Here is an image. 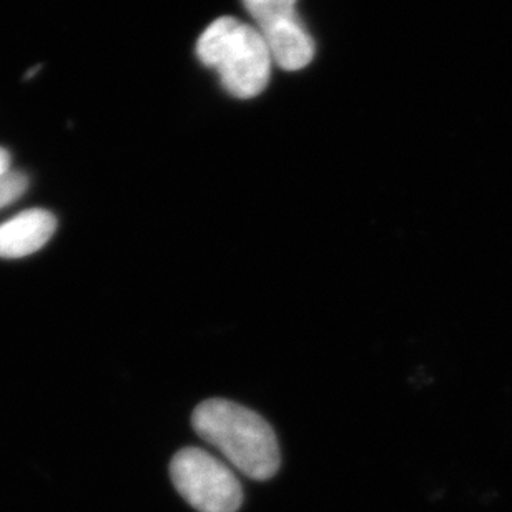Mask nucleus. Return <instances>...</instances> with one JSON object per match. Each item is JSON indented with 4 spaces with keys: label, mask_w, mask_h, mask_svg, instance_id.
<instances>
[{
    "label": "nucleus",
    "mask_w": 512,
    "mask_h": 512,
    "mask_svg": "<svg viewBox=\"0 0 512 512\" xmlns=\"http://www.w3.org/2000/svg\"><path fill=\"white\" fill-rule=\"evenodd\" d=\"M192 426L247 478L268 481L280 471L275 431L252 409L228 399H207L193 411Z\"/></svg>",
    "instance_id": "obj_1"
},
{
    "label": "nucleus",
    "mask_w": 512,
    "mask_h": 512,
    "mask_svg": "<svg viewBox=\"0 0 512 512\" xmlns=\"http://www.w3.org/2000/svg\"><path fill=\"white\" fill-rule=\"evenodd\" d=\"M203 65L215 69L228 94L253 99L270 82L271 55L260 30L235 17H220L203 30L197 42Z\"/></svg>",
    "instance_id": "obj_2"
},
{
    "label": "nucleus",
    "mask_w": 512,
    "mask_h": 512,
    "mask_svg": "<svg viewBox=\"0 0 512 512\" xmlns=\"http://www.w3.org/2000/svg\"><path fill=\"white\" fill-rule=\"evenodd\" d=\"M177 493L198 512H238L242 484L220 459L200 448H183L170 463Z\"/></svg>",
    "instance_id": "obj_3"
},
{
    "label": "nucleus",
    "mask_w": 512,
    "mask_h": 512,
    "mask_svg": "<svg viewBox=\"0 0 512 512\" xmlns=\"http://www.w3.org/2000/svg\"><path fill=\"white\" fill-rule=\"evenodd\" d=\"M57 220L42 208L19 213L0 225V258H24L39 252L54 237Z\"/></svg>",
    "instance_id": "obj_4"
},
{
    "label": "nucleus",
    "mask_w": 512,
    "mask_h": 512,
    "mask_svg": "<svg viewBox=\"0 0 512 512\" xmlns=\"http://www.w3.org/2000/svg\"><path fill=\"white\" fill-rule=\"evenodd\" d=\"M260 34L268 45L271 60L283 70L296 72L305 69L313 60L315 42L305 29V25L301 24L298 15L293 19L270 25L260 30Z\"/></svg>",
    "instance_id": "obj_5"
},
{
    "label": "nucleus",
    "mask_w": 512,
    "mask_h": 512,
    "mask_svg": "<svg viewBox=\"0 0 512 512\" xmlns=\"http://www.w3.org/2000/svg\"><path fill=\"white\" fill-rule=\"evenodd\" d=\"M248 14L252 15L258 30L296 17L298 0H242Z\"/></svg>",
    "instance_id": "obj_6"
},
{
    "label": "nucleus",
    "mask_w": 512,
    "mask_h": 512,
    "mask_svg": "<svg viewBox=\"0 0 512 512\" xmlns=\"http://www.w3.org/2000/svg\"><path fill=\"white\" fill-rule=\"evenodd\" d=\"M29 187V180L24 173L10 172L0 177V210L7 207L10 203H14L17 198L24 195L25 190Z\"/></svg>",
    "instance_id": "obj_7"
},
{
    "label": "nucleus",
    "mask_w": 512,
    "mask_h": 512,
    "mask_svg": "<svg viewBox=\"0 0 512 512\" xmlns=\"http://www.w3.org/2000/svg\"><path fill=\"white\" fill-rule=\"evenodd\" d=\"M10 172V155L5 148H0V177Z\"/></svg>",
    "instance_id": "obj_8"
}]
</instances>
